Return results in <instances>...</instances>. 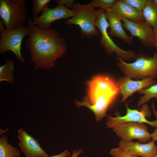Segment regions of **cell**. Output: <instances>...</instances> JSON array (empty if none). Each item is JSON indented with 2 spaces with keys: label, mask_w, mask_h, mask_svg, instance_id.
<instances>
[{
  "label": "cell",
  "mask_w": 157,
  "mask_h": 157,
  "mask_svg": "<svg viewBox=\"0 0 157 157\" xmlns=\"http://www.w3.org/2000/svg\"><path fill=\"white\" fill-rule=\"evenodd\" d=\"M8 137L2 135L0 138V157H19L21 153L17 147L8 142Z\"/></svg>",
  "instance_id": "18"
},
{
  "label": "cell",
  "mask_w": 157,
  "mask_h": 157,
  "mask_svg": "<svg viewBox=\"0 0 157 157\" xmlns=\"http://www.w3.org/2000/svg\"><path fill=\"white\" fill-rule=\"evenodd\" d=\"M156 83L155 80L149 77L137 81L132 80L130 77L126 76L119 78L117 83L122 95L121 102H124L135 92L147 88Z\"/></svg>",
  "instance_id": "12"
},
{
  "label": "cell",
  "mask_w": 157,
  "mask_h": 157,
  "mask_svg": "<svg viewBox=\"0 0 157 157\" xmlns=\"http://www.w3.org/2000/svg\"><path fill=\"white\" fill-rule=\"evenodd\" d=\"M72 10L62 5L50 8L47 7L42 12L41 15L33 20V23L38 28L46 29L51 28V24L54 21L62 19L72 17Z\"/></svg>",
  "instance_id": "11"
},
{
  "label": "cell",
  "mask_w": 157,
  "mask_h": 157,
  "mask_svg": "<svg viewBox=\"0 0 157 157\" xmlns=\"http://www.w3.org/2000/svg\"><path fill=\"white\" fill-rule=\"evenodd\" d=\"M138 92L143 94L139 99L137 103L138 106L147 103L152 98L157 100V84H154L147 88L142 89Z\"/></svg>",
  "instance_id": "20"
},
{
  "label": "cell",
  "mask_w": 157,
  "mask_h": 157,
  "mask_svg": "<svg viewBox=\"0 0 157 157\" xmlns=\"http://www.w3.org/2000/svg\"><path fill=\"white\" fill-rule=\"evenodd\" d=\"M88 95L82 101L76 100L78 107L84 106L94 113L97 122L107 116L109 106L120 93L115 82L109 76H95L87 83Z\"/></svg>",
  "instance_id": "2"
},
{
  "label": "cell",
  "mask_w": 157,
  "mask_h": 157,
  "mask_svg": "<svg viewBox=\"0 0 157 157\" xmlns=\"http://www.w3.org/2000/svg\"><path fill=\"white\" fill-rule=\"evenodd\" d=\"M117 0H93L90 2L94 8L99 7L105 10L110 8L117 1Z\"/></svg>",
  "instance_id": "22"
},
{
  "label": "cell",
  "mask_w": 157,
  "mask_h": 157,
  "mask_svg": "<svg viewBox=\"0 0 157 157\" xmlns=\"http://www.w3.org/2000/svg\"><path fill=\"white\" fill-rule=\"evenodd\" d=\"M109 154L113 157H138L125 152L119 147L116 148L111 149Z\"/></svg>",
  "instance_id": "24"
},
{
  "label": "cell",
  "mask_w": 157,
  "mask_h": 157,
  "mask_svg": "<svg viewBox=\"0 0 157 157\" xmlns=\"http://www.w3.org/2000/svg\"><path fill=\"white\" fill-rule=\"evenodd\" d=\"M112 129L121 140L125 141L136 139L145 143L149 142L151 138L148 127L144 123L129 122L117 125Z\"/></svg>",
  "instance_id": "9"
},
{
  "label": "cell",
  "mask_w": 157,
  "mask_h": 157,
  "mask_svg": "<svg viewBox=\"0 0 157 157\" xmlns=\"http://www.w3.org/2000/svg\"><path fill=\"white\" fill-rule=\"evenodd\" d=\"M4 24L1 20H0V33L3 32L5 29L4 27Z\"/></svg>",
  "instance_id": "29"
},
{
  "label": "cell",
  "mask_w": 157,
  "mask_h": 157,
  "mask_svg": "<svg viewBox=\"0 0 157 157\" xmlns=\"http://www.w3.org/2000/svg\"><path fill=\"white\" fill-rule=\"evenodd\" d=\"M119 147L126 153L142 157H154L157 149L155 142L153 141L142 144L121 140Z\"/></svg>",
  "instance_id": "14"
},
{
  "label": "cell",
  "mask_w": 157,
  "mask_h": 157,
  "mask_svg": "<svg viewBox=\"0 0 157 157\" xmlns=\"http://www.w3.org/2000/svg\"><path fill=\"white\" fill-rule=\"evenodd\" d=\"M14 69L13 61L8 59L3 65L0 67V81L14 83L15 79L13 72Z\"/></svg>",
  "instance_id": "19"
},
{
  "label": "cell",
  "mask_w": 157,
  "mask_h": 157,
  "mask_svg": "<svg viewBox=\"0 0 157 157\" xmlns=\"http://www.w3.org/2000/svg\"><path fill=\"white\" fill-rule=\"evenodd\" d=\"M95 25L101 35L100 43L109 55H111L115 53L117 57L123 60H129L135 58L136 54L134 51L123 50L116 44L110 37L107 31L109 25L104 9L100 8L97 10Z\"/></svg>",
  "instance_id": "6"
},
{
  "label": "cell",
  "mask_w": 157,
  "mask_h": 157,
  "mask_svg": "<svg viewBox=\"0 0 157 157\" xmlns=\"http://www.w3.org/2000/svg\"><path fill=\"white\" fill-rule=\"evenodd\" d=\"M105 11L110 28L109 34L110 36L119 38L127 44L132 45L133 43V37L129 36L124 29L121 18L109 9Z\"/></svg>",
  "instance_id": "15"
},
{
  "label": "cell",
  "mask_w": 157,
  "mask_h": 157,
  "mask_svg": "<svg viewBox=\"0 0 157 157\" xmlns=\"http://www.w3.org/2000/svg\"><path fill=\"white\" fill-rule=\"evenodd\" d=\"M19 146L26 157H47L49 156L42 148L37 140L28 134L24 130L20 129L17 131Z\"/></svg>",
  "instance_id": "13"
},
{
  "label": "cell",
  "mask_w": 157,
  "mask_h": 157,
  "mask_svg": "<svg viewBox=\"0 0 157 157\" xmlns=\"http://www.w3.org/2000/svg\"><path fill=\"white\" fill-rule=\"evenodd\" d=\"M124 3L140 12L142 11L149 0H122Z\"/></svg>",
  "instance_id": "23"
},
{
  "label": "cell",
  "mask_w": 157,
  "mask_h": 157,
  "mask_svg": "<svg viewBox=\"0 0 157 157\" xmlns=\"http://www.w3.org/2000/svg\"><path fill=\"white\" fill-rule=\"evenodd\" d=\"M123 26L129 31L132 37H137L145 47H153L154 33L152 27L145 21L138 23L121 18Z\"/></svg>",
  "instance_id": "10"
},
{
  "label": "cell",
  "mask_w": 157,
  "mask_h": 157,
  "mask_svg": "<svg viewBox=\"0 0 157 157\" xmlns=\"http://www.w3.org/2000/svg\"><path fill=\"white\" fill-rule=\"evenodd\" d=\"M83 149L82 148L78 150L77 149L74 150L72 151V155L71 156H69V157H77L81 153L83 152Z\"/></svg>",
  "instance_id": "27"
},
{
  "label": "cell",
  "mask_w": 157,
  "mask_h": 157,
  "mask_svg": "<svg viewBox=\"0 0 157 157\" xmlns=\"http://www.w3.org/2000/svg\"><path fill=\"white\" fill-rule=\"evenodd\" d=\"M70 156L69 152L66 149L64 151L58 155L48 156L47 157H67Z\"/></svg>",
  "instance_id": "26"
},
{
  "label": "cell",
  "mask_w": 157,
  "mask_h": 157,
  "mask_svg": "<svg viewBox=\"0 0 157 157\" xmlns=\"http://www.w3.org/2000/svg\"><path fill=\"white\" fill-rule=\"evenodd\" d=\"M116 65L125 74L133 79L139 80L147 77L155 80L157 78V53L152 56L145 54H136L135 61L128 63L116 57Z\"/></svg>",
  "instance_id": "3"
},
{
  "label": "cell",
  "mask_w": 157,
  "mask_h": 157,
  "mask_svg": "<svg viewBox=\"0 0 157 157\" xmlns=\"http://www.w3.org/2000/svg\"><path fill=\"white\" fill-rule=\"evenodd\" d=\"M154 157H157V149Z\"/></svg>",
  "instance_id": "33"
},
{
  "label": "cell",
  "mask_w": 157,
  "mask_h": 157,
  "mask_svg": "<svg viewBox=\"0 0 157 157\" xmlns=\"http://www.w3.org/2000/svg\"><path fill=\"white\" fill-rule=\"evenodd\" d=\"M72 10L73 16L65 22V24L78 26L83 37L90 38L99 34L95 25L97 10L90 3L85 4L75 3Z\"/></svg>",
  "instance_id": "4"
},
{
  "label": "cell",
  "mask_w": 157,
  "mask_h": 157,
  "mask_svg": "<svg viewBox=\"0 0 157 157\" xmlns=\"http://www.w3.org/2000/svg\"><path fill=\"white\" fill-rule=\"evenodd\" d=\"M126 113L123 116H120L118 114L116 117L108 116L107 120L106 123L107 127L112 128L117 125L129 122H136L146 123L153 127H157V111L154 102H152L151 107L152 111L156 117V119L153 121L148 120L147 117L151 116V110L149 106L145 104L142 105L140 110L132 109L129 108L126 104Z\"/></svg>",
  "instance_id": "7"
},
{
  "label": "cell",
  "mask_w": 157,
  "mask_h": 157,
  "mask_svg": "<svg viewBox=\"0 0 157 157\" xmlns=\"http://www.w3.org/2000/svg\"><path fill=\"white\" fill-rule=\"evenodd\" d=\"M151 137L152 141L155 142V141H157V127L154 131L151 133Z\"/></svg>",
  "instance_id": "28"
},
{
  "label": "cell",
  "mask_w": 157,
  "mask_h": 157,
  "mask_svg": "<svg viewBox=\"0 0 157 157\" xmlns=\"http://www.w3.org/2000/svg\"><path fill=\"white\" fill-rule=\"evenodd\" d=\"M8 129L7 130H4V131H3L2 130V128H1L0 129V135H1L2 134H3V133H5V132H6L8 131Z\"/></svg>",
  "instance_id": "31"
},
{
  "label": "cell",
  "mask_w": 157,
  "mask_h": 157,
  "mask_svg": "<svg viewBox=\"0 0 157 157\" xmlns=\"http://www.w3.org/2000/svg\"><path fill=\"white\" fill-rule=\"evenodd\" d=\"M109 9L121 18L135 23L145 21L142 13L123 2L122 0L117 1Z\"/></svg>",
  "instance_id": "16"
},
{
  "label": "cell",
  "mask_w": 157,
  "mask_h": 157,
  "mask_svg": "<svg viewBox=\"0 0 157 157\" xmlns=\"http://www.w3.org/2000/svg\"><path fill=\"white\" fill-rule=\"evenodd\" d=\"M54 1L58 5H65L72 8L75 3L73 0H56Z\"/></svg>",
  "instance_id": "25"
},
{
  "label": "cell",
  "mask_w": 157,
  "mask_h": 157,
  "mask_svg": "<svg viewBox=\"0 0 157 157\" xmlns=\"http://www.w3.org/2000/svg\"><path fill=\"white\" fill-rule=\"evenodd\" d=\"M153 47L157 49V31L154 34Z\"/></svg>",
  "instance_id": "30"
},
{
  "label": "cell",
  "mask_w": 157,
  "mask_h": 157,
  "mask_svg": "<svg viewBox=\"0 0 157 157\" xmlns=\"http://www.w3.org/2000/svg\"><path fill=\"white\" fill-rule=\"evenodd\" d=\"M27 27H22L5 31L0 34V53H3L7 51H12L17 59L22 63L24 62L21 52V47L23 38L28 35Z\"/></svg>",
  "instance_id": "8"
},
{
  "label": "cell",
  "mask_w": 157,
  "mask_h": 157,
  "mask_svg": "<svg viewBox=\"0 0 157 157\" xmlns=\"http://www.w3.org/2000/svg\"><path fill=\"white\" fill-rule=\"evenodd\" d=\"M26 0H0V17L6 29L23 26L26 22Z\"/></svg>",
  "instance_id": "5"
},
{
  "label": "cell",
  "mask_w": 157,
  "mask_h": 157,
  "mask_svg": "<svg viewBox=\"0 0 157 157\" xmlns=\"http://www.w3.org/2000/svg\"><path fill=\"white\" fill-rule=\"evenodd\" d=\"M27 24L29 33L26 47L35 69L54 67L56 61L63 57L67 51L65 38L60 37L59 33L53 29L38 28L32 19H28Z\"/></svg>",
  "instance_id": "1"
},
{
  "label": "cell",
  "mask_w": 157,
  "mask_h": 157,
  "mask_svg": "<svg viewBox=\"0 0 157 157\" xmlns=\"http://www.w3.org/2000/svg\"><path fill=\"white\" fill-rule=\"evenodd\" d=\"M32 15L33 19L37 17L38 15L48 6L51 0H32Z\"/></svg>",
  "instance_id": "21"
},
{
  "label": "cell",
  "mask_w": 157,
  "mask_h": 157,
  "mask_svg": "<svg viewBox=\"0 0 157 157\" xmlns=\"http://www.w3.org/2000/svg\"><path fill=\"white\" fill-rule=\"evenodd\" d=\"M142 13L145 21L152 27L155 34L157 31V5L153 0H149Z\"/></svg>",
  "instance_id": "17"
},
{
  "label": "cell",
  "mask_w": 157,
  "mask_h": 157,
  "mask_svg": "<svg viewBox=\"0 0 157 157\" xmlns=\"http://www.w3.org/2000/svg\"><path fill=\"white\" fill-rule=\"evenodd\" d=\"M154 2L157 5V0H153Z\"/></svg>",
  "instance_id": "32"
}]
</instances>
